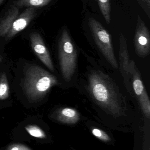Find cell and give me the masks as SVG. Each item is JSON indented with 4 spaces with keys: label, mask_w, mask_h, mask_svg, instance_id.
<instances>
[{
    "label": "cell",
    "mask_w": 150,
    "mask_h": 150,
    "mask_svg": "<svg viewBox=\"0 0 150 150\" xmlns=\"http://www.w3.org/2000/svg\"><path fill=\"white\" fill-rule=\"evenodd\" d=\"M88 90L100 107L112 114H120L126 103L116 84L101 71H93L89 76Z\"/></svg>",
    "instance_id": "6da1fadb"
},
{
    "label": "cell",
    "mask_w": 150,
    "mask_h": 150,
    "mask_svg": "<svg viewBox=\"0 0 150 150\" xmlns=\"http://www.w3.org/2000/svg\"><path fill=\"white\" fill-rule=\"evenodd\" d=\"M59 83L54 75L38 65H32L24 72L23 89L28 100L35 102L42 99Z\"/></svg>",
    "instance_id": "7a4b0ae2"
},
{
    "label": "cell",
    "mask_w": 150,
    "mask_h": 150,
    "mask_svg": "<svg viewBox=\"0 0 150 150\" xmlns=\"http://www.w3.org/2000/svg\"><path fill=\"white\" fill-rule=\"evenodd\" d=\"M77 51L66 29L63 31L58 44L59 63L63 77L69 82L77 67Z\"/></svg>",
    "instance_id": "3957f363"
},
{
    "label": "cell",
    "mask_w": 150,
    "mask_h": 150,
    "mask_svg": "<svg viewBox=\"0 0 150 150\" xmlns=\"http://www.w3.org/2000/svg\"><path fill=\"white\" fill-rule=\"evenodd\" d=\"M89 25L96 45L107 61L114 69L119 68L114 52L111 35L96 19L90 18Z\"/></svg>",
    "instance_id": "277c9868"
},
{
    "label": "cell",
    "mask_w": 150,
    "mask_h": 150,
    "mask_svg": "<svg viewBox=\"0 0 150 150\" xmlns=\"http://www.w3.org/2000/svg\"><path fill=\"white\" fill-rule=\"evenodd\" d=\"M130 74L133 90L144 114L149 118L150 115L149 98L142 81L139 70L133 60L131 62Z\"/></svg>",
    "instance_id": "5b68a950"
},
{
    "label": "cell",
    "mask_w": 150,
    "mask_h": 150,
    "mask_svg": "<svg viewBox=\"0 0 150 150\" xmlns=\"http://www.w3.org/2000/svg\"><path fill=\"white\" fill-rule=\"evenodd\" d=\"M135 48L137 55L141 58H145L150 53V36L148 27L140 17L134 36Z\"/></svg>",
    "instance_id": "8992f818"
},
{
    "label": "cell",
    "mask_w": 150,
    "mask_h": 150,
    "mask_svg": "<svg viewBox=\"0 0 150 150\" xmlns=\"http://www.w3.org/2000/svg\"><path fill=\"white\" fill-rule=\"evenodd\" d=\"M120 71L123 77L124 83L127 90L130 93L131 92L130 66L132 60L130 59L128 50L127 39L123 34H121L119 38V51Z\"/></svg>",
    "instance_id": "52a82bcc"
},
{
    "label": "cell",
    "mask_w": 150,
    "mask_h": 150,
    "mask_svg": "<svg viewBox=\"0 0 150 150\" xmlns=\"http://www.w3.org/2000/svg\"><path fill=\"white\" fill-rule=\"evenodd\" d=\"M30 38L32 48L35 54L49 70L54 72L55 68L50 53L40 34L37 32L32 33L30 34Z\"/></svg>",
    "instance_id": "ba28073f"
},
{
    "label": "cell",
    "mask_w": 150,
    "mask_h": 150,
    "mask_svg": "<svg viewBox=\"0 0 150 150\" xmlns=\"http://www.w3.org/2000/svg\"><path fill=\"white\" fill-rule=\"evenodd\" d=\"M37 13V8H26L13 22L4 38L5 40H10L18 33L25 29L36 16Z\"/></svg>",
    "instance_id": "9c48e42d"
},
{
    "label": "cell",
    "mask_w": 150,
    "mask_h": 150,
    "mask_svg": "<svg viewBox=\"0 0 150 150\" xmlns=\"http://www.w3.org/2000/svg\"><path fill=\"white\" fill-rule=\"evenodd\" d=\"M20 8L14 4L0 18V37L5 38L13 22L19 16Z\"/></svg>",
    "instance_id": "30bf717a"
},
{
    "label": "cell",
    "mask_w": 150,
    "mask_h": 150,
    "mask_svg": "<svg viewBox=\"0 0 150 150\" xmlns=\"http://www.w3.org/2000/svg\"><path fill=\"white\" fill-rule=\"evenodd\" d=\"M57 115L59 120L68 123L76 122L79 118L78 112L70 108H65L60 109Z\"/></svg>",
    "instance_id": "8fae6325"
},
{
    "label": "cell",
    "mask_w": 150,
    "mask_h": 150,
    "mask_svg": "<svg viewBox=\"0 0 150 150\" xmlns=\"http://www.w3.org/2000/svg\"><path fill=\"white\" fill-rule=\"evenodd\" d=\"M52 0H18L14 2L13 4L18 8L32 7L39 8L48 5Z\"/></svg>",
    "instance_id": "7c38bea8"
},
{
    "label": "cell",
    "mask_w": 150,
    "mask_h": 150,
    "mask_svg": "<svg viewBox=\"0 0 150 150\" xmlns=\"http://www.w3.org/2000/svg\"><path fill=\"white\" fill-rule=\"evenodd\" d=\"M9 87L5 73L0 74V100H4L9 97Z\"/></svg>",
    "instance_id": "4fadbf2b"
},
{
    "label": "cell",
    "mask_w": 150,
    "mask_h": 150,
    "mask_svg": "<svg viewBox=\"0 0 150 150\" xmlns=\"http://www.w3.org/2000/svg\"><path fill=\"white\" fill-rule=\"evenodd\" d=\"M101 13L105 19L107 23L109 24L111 21V5L110 0H97Z\"/></svg>",
    "instance_id": "5bb4252c"
},
{
    "label": "cell",
    "mask_w": 150,
    "mask_h": 150,
    "mask_svg": "<svg viewBox=\"0 0 150 150\" xmlns=\"http://www.w3.org/2000/svg\"><path fill=\"white\" fill-rule=\"evenodd\" d=\"M26 130L32 136L38 138H44L45 137L43 131L35 126H29L26 128Z\"/></svg>",
    "instance_id": "9a60e30c"
},
{
    "label": "cell",
    "mask_w": 150,
    "mask_h": 150,
    "mask_svg": "<svg viewBox=\"0 0 150 150\" xmlns=\"http://www.w3.org/2000/svg\"><path fill=\"white\" fill-rule=\"evenodd\" d=\"M92 133L96 137L103 141H107L109 139V137L106 134L98 129H92Z\"/></svg>",
    "instance_id": "2e32d148"
},
{
    "label": "cell",
    "mask_w": 150,
    "mask_h": 150,
    "mask_svg": "<svg viewBox=\"0 0 150 150\" xmlns=\"http://www.w3.org/2000/svg\"><path fill=\"white\" fill-rule=\"evenodd\" d=\"M9 150H31L29 148L21 144H16L10 147Z\"/></svg>",
    "instance_id": "e0dca14e"
},
{
    "label": "cell",
    "mask_w": 150,
    "mask_h": 150,
    "mask_svg": "<svg viewBox=\"0 0 150 150\" xmlns=\"http://www.w3.org/2000/svg\"><path fill=\"white\" fill-rule=\"evenodd\" d=\"M3 59V57H2V56L1 55H0V63L2 61Z\"/></svg>",
    "instance_id": "ac0fdd59"
},
{
    "label": "cell",
    "mask_w": 150,
    "mask_h": 150,
    "mask_svg": "<svg viewBox=\"0 0 150 150\" xmlns=\"http://www.w3.org/2000/svg\"><path fill=\"white\" fill-rule=\"evenodd\" d=\"M4 1V0H0V6L2 4Z\"/></svg>",
    "instance_id": "d6986e66"
}]
</instances>
